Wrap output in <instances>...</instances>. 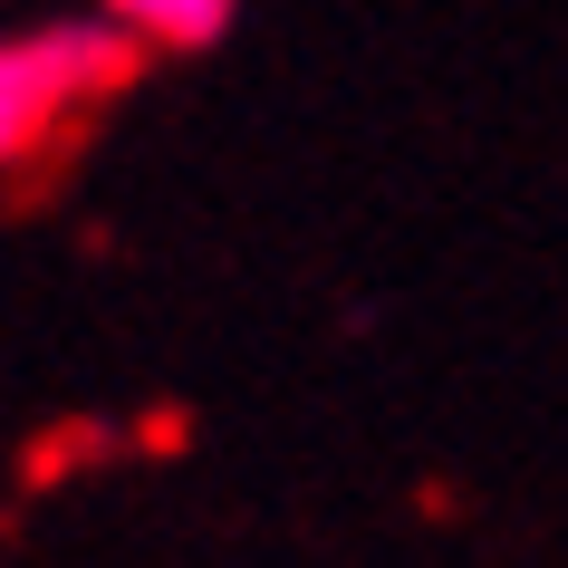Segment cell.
I'll return each instance as SVG.
<instances>
[{"instance_id": "6da1fadb", "label": "cell", "mask_w": 568, "mask_h": 568, "mask_svg": "<svg viewBox=\"0 0 568 568\" xmlns=\"http://www.w3.org/2000/svg\"><path fill=\"white\" fill-rule=\"evenodd\" d=\"M135 59H145V39L125 20H49V30L0 39V174L30 164L68 116L125 97Z\"/></svg>"}, {"instance_id": "7a4b0ae2", "label": "cell", "mask_w": 568, "mask_h": 568, "mask_svg": "<svg viewBox=\"0 0 568 568\" xmlns=\"http://www.w3.org/2000/svg\"><path fill=\"white\" fill-rule=\"evenodd\" d=\"M232 10L241 0H106V20H125L154 49H212V39L232 30Z\"/></svg>"}]
</instances>
